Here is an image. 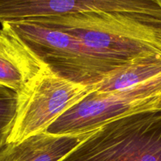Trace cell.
Listing matches in <instances>:
<instances>
[{
    "instance_id": "7a4b0ae2",
    "label": "cell",
    "mask_w": 161,
    "mask_h": 161,
    "mask_svg": "<svg viewBox=\"0 0 161 161\" xmlns=\"http://www.w3.org/2000/svg\"><path fill=\"white\" fill-rule=\"evenodd\" d=\"M5 23L53 73L73 83L93 86L124 66L93 53L62 30L30 20Z\"/></svg>"
},
{
    "instance_id": "8fae6325",
    "label": "cell",
    "mask_w": 161,
    "mask_h": 161,
    "mask_svg": "<svg viewBox=\"0 0 161 161\" xmlns=\"http://www.w3.org/2000/svg\"><path fill=\"white\" fill-rule=\"evenodd\" d=\"M157 2H158V3L160 4V6H161V0H157Z\"/></svg>"
},
{
    "instance_id": "5b68a950",
    "label": "cell",
    "mask_w": 161,
    "mask_h": 161,
    "mask_svg": "<svg viewBox=\"0 0 161 161\" xmlns=\"http://www.w3.org/2000/svg\"><path fill=\"white\" fill-rule=\"evenodd\" d=\"M155 109H161V75L119 91L91 93L61 115L46 132L86 133L114 119Z\"/></svg>"
},
{
    "instance_id": "6da1fadb",
    "label": "cell",
    "mask_w": 161,
    "mask_h": 161,
    "mask_svg": "<svg viewBox=\"0 0 161 161\" xmlns=\"http://www.w3.org/2000/svg\"><path fill=\"white\" fill-rule=\"evenodd\" d=\"M28 20L69 33L93 53L121 65L161 54V18L153 16L90 11Z\"/></svg>"
},
{
    "instance_id": "30bf717a",
    "label": "cell",
    "mask_w": 161,
    "mask_h": 161,
    "mask_svg": "<svg viewBox=\"0 0 161 161\" xmlns=\"http://www.w3.org/2000/svg\"><path fill=\"white\" fill-rule=\"evenodd\" d=\"M17 91L0 85V147L7 142L17 111Z\"/></svg>"
},
{
    "instance_id": "277c9868",
    "label": "cell",
    "mask_w": 161,
    "mask_h": 161,
    "mask_svg": "<svg viewBox=\"0 0 161 161\" xmlns=\"http://www.w3.org/2000/svg\"><path fill=\"white\" fill-rule=\"evenodd\" d=\"M93 92V86L69 81L46 68L17 92V116L6 143L20 142L46 132L61 115Z\"/></svg>"
},
{
    "instance_id": "ba28073f",
    "label": "cell",
    "mask_w": 161,
    "mask_h": 161,
    "mask_svg": "<svg viewBox=\"0 0 161 161\" xmlns=\"http://www.w3.org/2000/svg\"><path fill=\"white\" fill-rule=\"evenodd\" d=\"M96 130L72 135L42 132L20 142L6 143L0 147V161H61Z\"/></svg>"
},
{
    "instance_id": "52a82bcc",
    "label": "cell",
    "mask_w": 161,
    "mask_h": 161,
    "mask_svg": "<svg viewBox=\"0 0 161 161\" xmlns=\"http://www.w3.org/2000/svg\"><path fill=\"white\" fill-rule=\"evenodd\" d=\"M47 66L6 23L0 29V85L19 92Z\"/></svg>"
},
{
    "instance_id": "9c48e42d",
    "label": "cell",
    "mask_w": 161,
    "mask_h": 161,
    "mask_svg": "<svg viewBox=\"0 0 161 161\" xmlns=\"http://www.w3.org/2000/svg\"><path fill=\"white\" fill-rule=\"evenodd\" d=\"M161 75V54L137 59L124 64L93 85L94 92L108 93L134 86Z\"/></svg>"
},
{
    "instance_id": "3957f363",
    "label": "cell",
    "mask_w": 161,
    "mask_h": 161,
    "mask_svg": "<svg viewBox=\"0 0 161 161\" xmlns=\"http://www.w3.org/2000/svg\"><path fill=\"white\" fill-rule=\"evenodd\" d=\"M61 161H161V109L105 124Z\"/></svg>"
},
{
    "instance_id": "8992f818",
    "label": "cell",
    "mask_w": 161,
    "mask_h": 161,
    "mask_svg": "<svg viewBox=\"0 0 161 161\" xmlns=\"http://www.w3.org/2000/svg\"><path fill=\"white\" fill-rule=\"evenodd\" d=\"M90 11L135 13L161 18L157 0H0V23Z\"/></svg>"
}]
</instances>
